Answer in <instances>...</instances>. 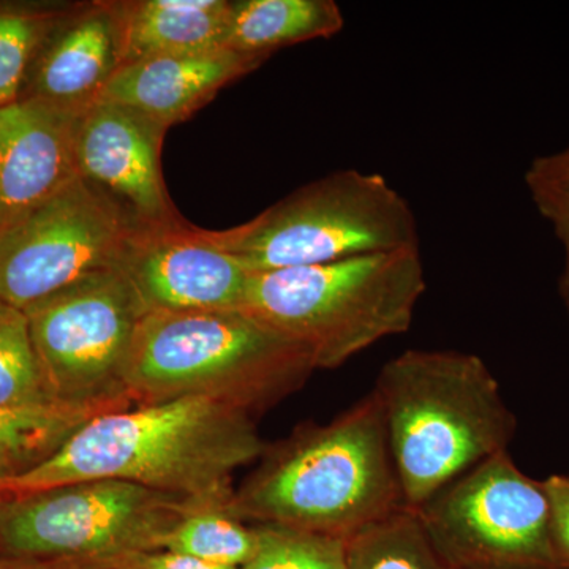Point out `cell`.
Segmentation results:
<instances>
[{"label":"cell","instance_id":"2","mask_svg":"<svg viewBox=\"0 0 569 569\" xmlns=\"http://www.w3.org/2000/svg\"><path fill=\"white\" fill-rule=\"evenodd\" d=\"M234 490L236 518L348 539L408 507L377 396L325 426H307L261 456Z\"/></svg>","mask_w":569,"mask_h":569},{"label":"cell","instance_id":"16","mask_svg":"<svg viewBox=\"0 0 569 569\" xmlns=\"http://www.w3.org/2000/svg\"><path fill=\"white\" fill-rule=\"evenodd\" d=\"M121 3L122 66L223 50L230 0H130Z\"/></svg>","mask_w":569,"mask_h":569},{"label":"cell","instance_id":"15","mask_svg":"<svg viewBox=\"0 0 569 569\" xmlns=\"http://www.w3.org/2000/svg\"><path fill=\"white\" fill-rule=\"evenodd\" d=\"M266 59L230 50L144 59L122 66L100 100L141 112L170 129L192 118L220 89L252 73Z\"/></svg>","mask_w":569,"mask_h":569},{"label":"cell","instance_id":"7","mask_svg":"<svg viewBox=\"0 0 569 569\" xmlns=\"http://www.w3.org/2000/svg\"><path fill=\"white\" fill-rule=\"evenodd\" d=\"M203 505L212 503L119 479L3 496L0 557L86 561L102 569L126 553L163 549L183 516Z\"/></svg>","mask_w":569,"mask_h":569},{"label":"cell","instance_id":"21","mask_svg":"<svg viewBox=\"0 0 569 569\" xmlns=\"http://www.w3.org/2000/svg\"><path fill=\"white\" fill-rule=\"evenodd\" d=\"M257 527H247L230 507L203 505L183 516L164 539L163 549L186 553L217 567L242 568L257 553Z\"/></svg>","mask_w":569,"mask_h":569},{"label":"cell","instance_id":"17","mask_svg":"<svg viewBox=\"0 0 569 569\" xmlns=\"http://www.w3.org/2000/svg\"><path fill=\"white\" fill-rule=\"evenodd\" d=\"M108 411L67 407L48 387L24 310L0 301V415L71 436Z\"/></svg>","mask_w":569,"mask_h":569},{"label":"cell","instance_id":"5","mask_svg":"<svg viewBox=\"0 0 569 569\" xmlns=\"http://www.w3.org/2000/svg\"><path fill=\"white\" fill-rule=\"evenodd\" d=\"M426 287L418 247L253 272L241 310L305 347L316 369H336L407 332Z\"/></svg>","mask_w":569,"mask_h":569},{"label":"cell","instance_id":"14","mask_svg":"<svg viewBox=\"0 0 569 569\" xmlns=\"http://www.w3.org/2000/svg\"><path fill=\"white\" fill-rule=\"evenodd\" d=\"M78 121L39 100L0 107V227L77 178Z\"/></svg>","mask_w":569,"mask_h":569},{"label":"cell","instance_id":"22","mask_svg":"<svg viewBox=\"0 0 569 569\" xmlns=\"http://www.w3.org/2000/svg\"><path fill=\"white\" fill-rule=\"evenodd\" d=\"M260 545L239 569H350L346 539L280 526H257Z\"/></svg>","mask_w":569,"mask_h":569},{"label":"cell","instance_id":"28","mask_svg":"<svg viewBox=\"0 0 569 569\" xmlns=\"http://www.w3.org/2000/svg\"><path fill=\"white\" fill-rule=\"evenodd\" d=\"M0 569H89L84 561L0 557Z\"/></svg>","mask_w":569,"mask_h":569},{"label":"cell","instance_id":"26","mask_svg":"<svg viewBox=\"0 0 569 569\" xmlns=\"http://www.w3.org/2000/svg\"><path fill=\"white\" fill-rule=\"evenodd\" d=\"M542 488L548 497L553 539L569 569V475H553L542 481Z\"/></svg>","mask_w":569,"mask_h":569},{"label":"cell","instance_id":"13","mask_svg":"<svg viewBox=\"0 0 569 569\" xmlns=\"http://www.w3.org/2000/svg\"><path fill=\"white\" fill-rule=\"evenodd\" d=\"M121 67V3H70L41 44L18 100L81 116L100 102Z\"/></svg>","mask_w":569,"mask_h":569},{"label":"cell","instance_id":"29","mask_svg":"<svg viewBox=\"0 0 569 569\" xmlns=\"http://www.w3.org/2000/svg\"><path fill=\"white\" fill-rule=\"evenodd\" d=\"M36 466V460L18 449L0 443V479L17 477L22 471Z\"/></svg>","mask_w":569,"mask_h":569},{"label":"cell","instance_id":"18","mask_svg":"<svg viewBox=\"0 0 569 569\" xmlns=\"http://www.w3.org/2000/svg\"><path fill=\"white\" fill-rule=\"evenodd\" d=\"M346 26L335 0H236L223 50L271 58L280 48L331 39Z\"/></svg>","mask_w":569,"mask_h":569},{"label":"cell","instance_id":"12","mask_svg":"<svg viewBox=\"0 0 569 569\" xmlns=\"http://www.w3.org/2000/svg\"><path fill=\"white\" fill-rule=\"evenodd\" d=\"M167 132V127L141 112L100 100L78 121V174L121 206L134 223L181 222L164 186Z\"/></svg>","mask_w":569,"mask_h":569},{"label":"cell","instance_id":"1","mask_svg":"<svg viewBox=\"0 0 569 569\" xmlns=\"http://www.w3.org/2000/svg\"><path fill=\"white\" fill-rule=\"evenodd\" d=\"M252 415L208 397H181L97 415L47 459L0 479L3 496L119 479L230 507L233 475L264 455Z\"/></svg>","mask_w":569,"mask_h":569},{"label":"cell","instance_id":"23","mask_svg":"<svg viewBox=\"0 0 569 569\" xmlns=\"http://www.w3.org/2000/svg\"><path fill=\"white\" fill-rule=\"evenodd\" d=\"M531 201L552 228L563 249V271L560 277V296L569 317V190L546 183H527Z\"/></svg>","mask_w":569,"mask_h":569},{"label":"cell","instance_id":"3","mask_svg":"<svg viewBox=\"0 0 569 569\" xmlns=\"http://www.w3.org/2000/svg\"><path fill=\"white\" fill-rule=\"evenodd\" d=\"M372 392L410 508L507 451L515 436L516 419L477 355L408 350L383 366Z\"/></svg>","mask_w":569,"mask_h":569},{"label":"cell","instance_id":"25","mask_svg":"<svg viewBox=\"0 0 569 569\" xmlns=\"http://www.w3.org/2000/svg\"><path fill=\"white\" fill-rule=\"evenodd\" d=\"M102 569H238L217 567L173 550H142L104 561Z\"/></svg>","mask_w":569,"mask_h":569},{"label":"cell","instance_id":"6","mask_svg":"<svg viewBox=\"0 0 569 569\" xmlns=\"http://www.w3.org/2000/svg\"><path fill=\"white\" fill-rule=\"evenodd\" d=\"M203 236L247 272L418 249V220L385 176L340 170L299 187L249 222Z\"/></svg>","mask_w":569,"mask_h":569},{"label":"cell","instance_id":"11","mask_svg":"<svg viewBox=\"0 0 569 569\" xmlns=\"http://www.w3.org/2000/svg\"><path fill=\"white\" fill-rule=\"evenodd\" d=\"M119 269L140 296L146 312L241 310L250 276L187 220L134 223Z\"/></svg>","mask_w":569,"mask_h":569},{"label":"cell","instance_id":"4","mask_svg":"<svg viewBox=\"0 0 569 569\" xmlns=\"http://www.w3.org/2000/svg\"><path fill=\"white\" fill-rule=\"evenodd\" d=\"M313 370L305 347L242 310L148 312L123 388L138 406L208 397L252 415L301 388Z\"/></svg>","mask_w":569,"mask_h":569},{"label":"cell","instance_id":"27","mask_svg":"<svg viewBox=\"0 0 569 569\" xmlns=\"http://www.w3.org/2000/svg\"><path fill=\"white\" fill-rule=\"evenodd\" d=\"M526 183H546L569 190V144L531 160L526 171Z\"/></svg>","mask_w":569,"mask_h":569},{"label":"cell","instance_id":"20","mask_svg":"<svg viewBox=\"0 0 569 569\" xmlns=\"http://www.w3.org/2000/svg\"><path fill=\"white\" fill-rule=\"evenodd\" d=\"M69 6L0 0V107L20 99L41 44Z\"/></svg>","mask_w":569,"mask_h":569},{"label":"cell","instance_id":"8","mask_svg":"<svg viewBox=\"0 0 569 569\" xmlns=\"http://www.w3.org/2000/svg\"><path fill=\"white\" fill-rule=\"evenodd\" d=\"M415 509L451 569H568L542 482L522 473L508 451L482 460Z\"/></svg>","mask_w":569,"mask_h":569},{"label":"cell","instance_id":"19","mask_svg":"<svg viewBox=\"0 0 569 569\" xmlns=\"http://www.w3.org/2000/svg\"><path fill=\"white\" fill-rule=\"evenodd\" d=\"M350 569H451L427 537L417 509L406 507L346 539Z\"/></svg>","mask_w":569,"mask_h":569},{"label":"cell","instance_id":"24","mask_svg":"<svg viewBox=\"0 0 569 569\" xmlns=\"http://www.w3.org/2000/svg\"><path fill=\"white\" fill-rule=\"evenodd\" d=\"M69 437L0 415V443L24 452L36 463L51 456Z\"/></svg>","mask_w":569,"mask_h":569},{"label":"cell","instance_id":"10","mask_svg":"<svg viewBox=\"0 0 569 569\" xmlns=\"http://www.w3.org/2000/svg\"><path fill=\"white\" fill-rule=\"evenodd\" d=\"M133 224L78 174L0 227V301L26 310L86 277L119 269Z\"/></svg>","mask_w":569,"mask_h":569},{"label":"cell","instance_id":"30","mask_svg":"<svg viewBox=\"0 0 569 569\" xmlns=\"http://www.w3.org/2000/svg\"><path fill=\"white\" fill-rule=\"evenodd\" d=\"M2 503H3V493L0 492V508H2Z\"/></svg>","mask_w":569,"mask_h":569},{"label":"cell","instance_id":"9","mask_svg":"<svg viewBox=\"0 0 569 569\" xmlns=\"http://www.w3.org/2000/svg\"><path fill=\"white\" fill-rule=\"evenodd\" d=\"M24 312L48 387L59 402L102 411L132 407L123 369L148 312L121 269L86 277Z\"/></svg>","mask_w":569,"mask_h":569}]
</instances>
